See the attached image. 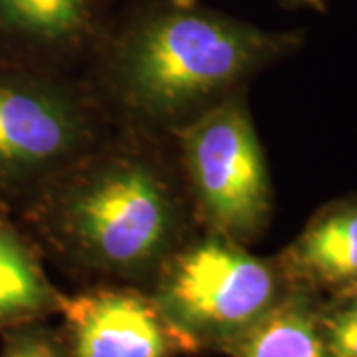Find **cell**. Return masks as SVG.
<instances>
[{
	"label": "cell",
	"mask_w": 357,
	"mask_h": 357,
	"mask_svg": "<svg viewBox=\"0 0 357 357\" xmlns=\"http://www.w3.org/2000/svg\"><path fill=\"white\" fill-rule=\"evenodd\" d=\"M318 326L330 357H357V300L330 296L318 302Z\"/></svg>",
	"instance_id": "8fae6325"
},
{
	"label": "cell",
	"mask_w": 357,
	"mask_h": 357,
	"mask_svg": "<svg viewBox=\"0 0 357 357\" xmlns=\"http://www.w3.org/2000/svg\"><path fill=\"white\" fill-rule=\"evenodd\" d=\"M0 357H68L62 335H56L40 324L2 333Z\"/></svg>",
	"instance_id": "7c38bea8"
},
{
	"label": "cell",
	"mask_w": 357,
	"mask_h": 357,
	"mask_svg": "<svg viewBox=\"0 0 357 357\" xmlns=\"http://www.w3.org/2000/svg\"><path fill=\"white\" fill-rule=\"evenodd\" d=\"M62 298L46 276L40 244L0 206V335L58 314Z\"/></svg>",
	"instance_id": "9c48e42d"
},
{
	"label": "cell",
	"mask_w": 357,
	"mask_h": 357,
	"mask_svg": "<svg viewBox=\"0 0 357 357\" xmlns=\"http://www.w3.org/2000/svg\"><path fill=\"white\" fill-rule=\"evenodd\" d=\"M195 2L197 0H171V6H177V8H195Z\"/></svg>",
	"instance_id": "9a60e30c"
},
{
	"label": "cell",
	"mask_w": 357,
	"mask_h": 357,
	"mask_svg": "<svg viewBox=\"0 0 357 357\" xmlns=\"http://www.w3.org/2000/svg\"><path fill=\"white\" fill-rule=\"evenodd\" d=\"M169 135L199 222L244 246L256 241L272 217V187L244 89Z\"/></svg>",
	"instance_id": "5b68a950"
},
{
	"label": "cell",
	"mask_w": 357,
	"mask_h": 357,
	"mask_svg": "<svg viewBox=\"0 0 357 357\" xmlns=\"http://www.w3.org/2000/svg\"><path fill=\"white\" fill-rule=\"evenodd\" d=\"M292 6H310V8H316V10H321L326 0H284Z\"/></svg>",
	"instance_id": "4fadbf2b"
},
{
	"label": "cell",
	"mask_w": 357,
	"mask_h": 357,
	"mask_svg": "<svg viewBox=\"0 0 357 357\" xmlns=\"http://www.w3.org/2000/svg\"><path fill=\"white\" fill-rule=\"evenodd\" d=\"M68 357H175L195 345L169 321L151 294L100 286L64 296Z\"/></svg>",
	"instance_id": "8992f818"
},
{
	"label": "cell",
	"mask_w": 357,
	"mask_h": 357,
	"mask_svg": "<svg viewBox=\"0 0 357 357\" xmlns=\"http://www.w3.org/2000/svg\"><path fill=\"white\" fill-rule=\"evenodd\" d=\"M151 298L195 349H227L292 292L276 258L204 229L167 256L153 274Z\"/></svg>",
	"instance_id": "3957f363"
},
{
	"label": "cell",
	"mask_w": 357,
	"mask_h": 357,
	"mask_svg": "<svg viewBox=\"0 0 357 357\" xmlns=\"http://www.w3.org/2000/svg\"><path fill=\"white\" fill-rule=\"evenodd\" d=\"M105 139L100 100L58 72L0 56V206L18 215Z\"/></svg>",
	"instance_id": "277c9868"
},
{
	"label": "cell",
	"mask_w": 357,
	"mask_h": 357,
	"mask_svg": "<svg viewBox=\"0 0 357 357\" xmlns=\"http://www.w3.org/2000/svg\"><path fill=\"white\" fill-rule=\"evenodd\" d=\"M93 0H0V56L56 72L93 36Z\"/></svg>",
	"instance_id": "52a82bcc"
},
{
	"label": "cell",
	"mask_w": 357,
	"mask_h": 357,
	"mask_svg": "<svg viewBox=\"0 0 357 357\" xmlns=\"http://www.w3.org/2000/svg\"><path fill=\"white\" fill-rule=\"evenodd\" d=\"M318 294L296 286L225 349L232 357H330L318 326Z\"/></svg>",
	"instance_id": "30bf717a"
},
{
	"label": "cell",
	"mask_w": 357,
	"mask_h": 357,
	"mask_svg": "<svg viewBox=\"0 0 357 357\" xmlns=\"http://www.w3.org/2000/svg\"><path fill=\"white\" fill-rule=\"evenodd\" d=\"M300 34L266 32L195 8L159 10L128 26L100 68L103 98L135 131L171 133L222 102L266 66L292 54Z\"/></svg>",
	"instance_id": "7a4b0ae2"
},
{
	"label": "cell",
	"mask_w": 357,
	"mask_h": 357,
	"mask_svg": "<svg viewBox=\"0 0 357 357\" xmlns=\"http://www.w3.org/2000/svg\"><path fill=\"white\" fill-rule=\"evenodd\" d=\"M333 296H349V298H356L357 300V278L351 282L345 290H342L340 294H333Z\"/></svg>",
	"instance_id": "5bb4252c"
},
{
	"label": "cell",
	"mask_w": 357,
	"mask_h": 357,
	"mask_svg": "<svg viewBox=\"0 0 357 357\" xmlns=\"http://www.w3.org/2000/svg\"><path fill=\"white\" fill-rule=\"evenodd\" d=\"M18 217L36 243L72 266L151 280L191 236L197 213L181 169L159 147L139 135H105Z\"/></svg>",
	"instance_id": "6da1fadb"
},
{
	"label": "cell",
	"mask_w": 357,
	"mask_h": 357,
	"mask_svg": "<svg viewBox=\"0 0 357 357\" xmlns=\"http://www.w3.org/2000/svg\"><path fill=\"white\" fill-rule=\"evenodd\" d=\"M294 286L330 296L357 278V195L324 204L278 256Z\"/></svg>",
	"instance_id": "ba28073f"
}]
</instances>
